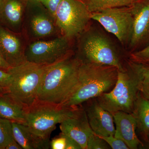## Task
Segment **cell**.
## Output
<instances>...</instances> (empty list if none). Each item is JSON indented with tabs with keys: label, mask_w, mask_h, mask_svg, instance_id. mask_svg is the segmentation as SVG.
I'll return each instance as SVG.
<instances>
[{
	"label": "cell",
	"mask_w": 149,
	"mask_h": 149,
	"mask_svg": "<svg viewBox=\"0 0 149 149\" xmlns=\"http://www.w3.org/2000/svg\"><path fill=\"white\" fill-rule=\"evenodd\" d=\"M116 138L122 140L129 149L144 148V145L136 133L137 124L132 113L118 111L113 114Z\"/></svg>",
	"instance_id": "obj_15"
},
{
	"label": "cell",
	"mask_w": 149,
	"mask_h": 149,
	"mask_svg": "<svg viewBox=\"0 0 149 149\" xmlns=\"http://www.w3.org/2000/svg\"><path fill=\"white\" fill-rule=\"evenodd\" d=\"M27 42L22 33H15L0 25V54L10 67L27 61L25 50Z\"/></svg>",
	"instance_id": "obj_12"
},
{
	"label": "cell",
	"mask_w": 149,
	"mask_h": 149,
	"mask_svg": "<svg viewBox=\"0 0 149 149\" xmlns=\"http://www.w3.org/2000/svg\"><path fill=\"white\" fill-rule=\"evenodd\" d=\"M14 139L23 149H48L50 139H45L30 130L27 125L12 122Z\"/></svg>",
	"instance_id": "obj_17"
},
{
	"label": "cell",
	"mask_w": 149,
	"mask_h": 149,
	"mask_svg": "<svg viewBox=\"0 0 149 149\" xmlns=\"http://www.w3.org/2000/svg\"><path fill=\"white\" fill-rule=\"evenodd\" d=\"M76 39L74 55L82 63L109 65L121 70L129 59L120 53L106 35L90 26Z\"/></svg>",
	"instance_id": "obj_4"
},
{
	"label": "cell",
	"mask_w": 149,
	"mask_h": 149,
	"mask_svg": "<svg viewBox=\"0 0 149 149\" xmlns=\"http://www.w3.org/2000/svg\"><path fill=\"white\" fill-rule=\"evenodd\" d=\"M81 105L94 133L100 136H114L115 126L113 116L100 105L96 98L88 100Z\"/></svg>",
	"instance_id": "obj_13"
},
{
	"label": "cell",
	"mask_w": 149,
	"mask_h": 149,
	"mask_svg": "<svg viewBox=\"0 0 149 149\" xmlns=\"http://www.w3.org/2000/svg\"><path fill=\"white\" fill-rule=\"evenodd\" d=\"M82 109L81 105L66 107L37 100L28 107L25 125L37 135L50 139L57 124L76 116Z\"/></svg>",
	"instance_id": "obj_5"
},
{
	"label": "cell",
	"mask_w": 149,
	"mask_h": 149,
	"mask_svg": "<svg viewBox=\"0 0 149 149\" xmlns=\"http://www.w3.org/2000/svg\"><path fill=\"white\" fill-rule=\"evenodd\" d=\"M27 3V0H0V25L22 33Z\"/></svg>",
	"instance_id": "obj_14"
},
{
	"label": "cell",
	"mask_w": 149,
	"mask_h": 149,
	"mask_svg": "<svg viewBox=\"0 0 149 149\" xmlns=\"http://www.w3.org/2000/svg\"><path fill=\"white\" fill-rule=\"evenodd\" d=\"M14 140L12 121L0 118V149H6Z\"/></svg>",
	"instance_id": "obj_22"
},
{
	"label": "cell",
	"mask_w": 149,
	"mask_h": 149,
	"mask_svg": "<svg viewBox=\"0 0 149 149\" xmlns=\"http://www.w3.org/2000/svg\"><path fill=\"white\" fill-rule=\"evenodd\" d=\"M28 107L9 93L0 95V118L25 125Z\"/></svg>",
	"instance_id": "obj_18"
},
{
	"label": "cell",
	"mask_w": 149,
	"mask_h": 149,
	"mask_svg": "<svg viewBox=\"0 0 149 149\" xmlns=\"http://www.w3.org/2000/svg\"><path fill=\"white\" fill-rule=\"evenodd\" d=\"M26 61L10 67L11 80L8 93L29 107L37 100V93L45 67Z\"/></svg>",
	"instance_id": "obj_6"
},
{
	"label": "cell",
	"mask_w": 149,
	"mask_h": 149,
	"mask_svg": "<svg viewBox=\"0 0 149 149\" xmlns=\"http://www.w3.org/2000/svg\"><path fill=\"white\" fill-rule=\"evenodd\" d=\"M11 80V76L7 71L0 70V95L8 93Z\"/></svg>",
	"instance_id": "obj_26"
},
{
	"label": "cell",
	"mask_w": 149,
	"mask_h": 149,
	"mask_svg": "<svg viewBox=\"0 0 149 149\" xmlns=\"http://www.w3.org/2000/svg\"><path fill=\"white\" fill-rule=\"evenodd\" d=\"M129 59L139 63L149 62V45L141 50L129 54Z\"/></svg>",
	"instance_id": "obj_25"
},
{
	"label": "cell",
	"mask_w": 149,
	"mask_h": 149,
	"mask_svg": "<svg viewBox=\"0 0 149 149\" xmlns=\"http://www.w3.org/2000/svg\"><path fill=\"white\" fill-rule=\"evenodd\" d=\"M60 128L62 133L76 141L82 149L87 148L88 139L94 133L83 107L76 116L61 122Z\"/></svg>",
	"instance_id": "obj_16"
},
{
	"label": "cell",
	"mask_w": 149,
	"mask_h": 149,
	"mask_svg": "<svg viewBox=\"0 0 149 149\" xmlns=\"http://www.w3.org/2000/svg\"><path fill=\"white\" fill-rule=\"evenodd\" d=\"M108 144L111 148L112 149H129L123 141L116 138L114 136H100Z\"/></svg>",
	"instance_id": "obj_27"
},
{
	"label": "cell",
	"mask_w": 149,
	"mask_h": 149,
	"mask_svg": "<svg viewBox=\"0 0 149 149\" xmlns=\"http://www.w3.org/2000/svg\"><path fill=\"white\" fill-rule=\"evenodd\" d=\"M54 17L61 0H38Z\"/></svg>",
	"instance_id": "obj_28"
},
{
	"label": "cell",
	"mask_w": 149,
	"mask_h": 149,
	"mask_svg": "<svg viewBox=\"0 0 149 149\" xmlns=\"http://www.w3.org/2000/svg\"><path fill=\"white\" fill-rule=\"evenodd\" d=\"M81 64L74 52L45 67L37 93V100L62 104L77 85Z\"/></svg>",
	"instance_id": "obj_1"
},
{
	"label": "cell",
	"mask_w": 149,
	"mask_h": 149,
	"mask_svg": "<svg viewBox=\"0 0 149 149\" xmlns=\"http://www.w3.org/2000/svg\"><path fill=\"white\" fill-rule=\"evenodd\" d=\"M88 10L97 12L107 9L130 6L138 0H82Z\"/></svg>",
	"instance_id": "obj_20"
},
{
	"label": "cell",
	"mask_w": 149,
	"mask_h": 149,
	"mask_svg": "<svg viewBox=\"0 0 149 149\" xmlns=\"http://www.w3.org/2000/svg\"><path fill=\"white\" fill-rule=\"evenodd\" d=\"M141 73L139 63L128 59L118 70L116 84L111 91L96 98L100 105L112 114L118 111L132 113L140 93Z\"/></svg>",
	"instance_id": "obj_3"
},
{
	"label": "cell",
	"mask_w": 149,
	"mask_h": 149,
	"mask_svg": "<svg viewBox=\"0 0 149 149\" xmlns=\"http://www.w3.org/2000/svg\"><path fill=\"white\" fill-rule=\"evenodd\" d=\"M108 144L98 135L93 133L88 139L86 149H110Z\"/></svg>",
	"instance_id": "obj_24"
},
{
	"label": "cell",
	"mask_w": 149,
	"mask_h": 149,
	"mask_svg": "<svg viewBox=\"0 0 149 149\" xmlns=\"http://www.w3.org/2000/svg\"><path fill=\"white\" fill-rule=\"evenodd\" d=\"M10 68L0 54V70L7 71Z\"/></svg>",
	"instance_id": "obj_30"
},
{
	"label": "cell",
	"mask_w": 149,
	"mask_h": 149,
	"mask_svg": "<svg viewBox=\"0 0 149 149\" xmlns=\"http://www.w3.org/2000/svg\"><path fill=\"white\" fill-rule=\"evenodd\" d=\"M133 17L128 54L141 50L149 45V0H138L130 6Z\"/></svg>",
	"instance_id": "obj_11"
},
{
	"label": "cell",
	"mask_w": 149,
	"mask_h": 149,
	"mask_svg": "<svg viewBox=\"0 0 149 149\" xmlns=\"http://www.w3.org/2000/svg\"><path fill=\"white\" fill-rule=\"evenodd\" d=\"M139 63L141 73L140 93L144 97L149 100V62Z\"/></svg>",
	"instance_id": "obj_23"
},
{
	"label": "cell",
	"mask_w": 149,
	"mask_h": 149,
	"mask_svg": "<svg viewBox=\"0 0 149 149\" xmlns=\"http://www.w3.org/2000/svg\"><path fill=\"white\" fill-rule=\"evenodd\" d=\"M132 114L137 124L136 133L146 148L149 142V100L145 98L141 93L135 104Z\"/></svg>",
	"instance_id": "obj_19"
},
{
	"label": "cell",
	"mask_w": 149,
	"mask_h": 149,
	"mask_svg": "<svg viewBox=\"0 0 149 149\" xmlns=\"http://www.w3.org/2000/svg\"><path fill=\"white\" fill-rule=\"evenodd\" d=\"M91 17L99 22L107 32L114 35L122 45L127 47L133 28V17L130 6L92 13Z\"/></svg>",
	"instance_id": "obj_10"
},
{
	"label": "cell",
	"mask_w": 149,
	"mask_h": 149,
	"mask_svg": "<svg viewBox=\"0 0 149 149\" xmlns=\"http://www.w3.org/2000/svg\"><path fill=\"white\" fill-rule=\"evenodd\" d=\"M118 68L109 65L81 63L77 85L61 104L76 107L90 99L110 92L116 84Z\"/></svg>",
	"instance_id": "obj_2"
},
{
	"label": "cell",
	"mask_w": 149,
	"mask_h": 149,
	"mask_svg": "<svg viewBox=\"0 0 149 149\" xmlns=\"http://www.w3.org/2000/svg\"><path fill=\"white\" fill-rule=\"evenodd\" d=\"M72 41L62 35L28 42L25 50L27 61L47 66L74 53Z\"/></svg>",
	"instance_id": "obj_9"
},
{
	"label": "cell",
	"mask_w": 149,
	"mask_h": 149,
	"mask_svg": "<svg viewBox=\"0 0 149 149\" xmlns=\"http://www.w3.org/2000/svg\"><path fill=\"white\" fill-rule=\"evenodd\" d=\"M55 19L61 35L72 42L88 29L92 20L82 0H61Z\"/></svg>",
	"instance_id": "obj_7"
},
{
	"label": "cell",
	"mask_w": 149,
	"mask_h": 149,
	"mask_svg": "<svg viewBox=\"0 0 149 149\" xmlns=\"http://www.w3.org/2000/svg\"><path fill=\"white\" fill-rule=\"evenodd\" d=\"M52 149H82L76 141L63 133L50 141Z\"/></svg>",
	"instance_id": "obj_21"
},
{
	"label": "cell",
	"mask_w": 149,
	"mask_h": 149,
	"mask_svg": "<svg viewBox=\"0 0 149 149\" xmlns=\"http://www.w3.org/2000/svg\"><path fill=\"white\" fill-rule=\"evenodd\" d=\"M146 148H148L149 149V142L148 143V145H147L146 147Z\"/></svg>",
	"instance_id": "obj_31"
},
{
	"label": "cell",
	"mask_w": 149,
	"mask_h": 149,
	"mask_svg": "<svg viewBox=\"0 0 149 149\" xmlns=\"http://www.w3.org/2000/svg\"><path fill=\"white\" fill-rule=\"evenodd\" d=\"M6 149H22V148L21 146L14 139L13 141H11L7 145Z\"/></svg>",
	"instance_id": "obj_29"
},
{
	"label": "cell",
	"mask_w": 149,
	"mask_h": 149,
	"mask_svg": "<svg viewBox=\"0 0 149 149\" xmlns=\"http://www.w3.org/2000/svg\"><path fill=\"white\" fill-rule=\"evenodd\" d=\"M27 1L22 33L28 42L61 35L54 17L38 0Z\"/></svg>",
	"instance_id": "obj_8"
}]
</instances>
